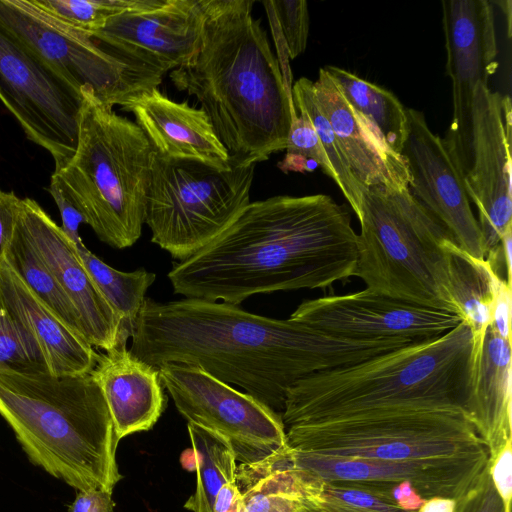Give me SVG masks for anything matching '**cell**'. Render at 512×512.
Wrapping results in <instances>:
<instances>
[{
  "mask_svg": "<svg viewBox=\"0 0 512 512\" xmlns=\"http://www.w3.org/2000/svg\"><path fill=\"white\" fill-rule=\"evenodd\" d=\"M271 9L283 38L287 55L295 59L307 46L309 12L304 0L264 1Z\"/></svg>",
  "mask_w": 512,
  "mask_h": 512,
  "instance_id": "cell-33",
  "label": "cell"
},
{
  "mask_svg": "<svg viewBox=\"0 0 512 512\" xmlns=\"http://www.w3.org/2000/svg\"><path fill=\"white\" fill-rule=\"evenodd\" d=\"M292 100L296 110L304 112L312 123L324 153L333 171V181L357 215L362 203V188L354 178L337 143L334 132L318 107L313 81L299 78L292 87Z\"/></svg>",
  "mask_w": 512,
  "mask_h": 512,
  "instance_id": "cell-30",
  "label": "cell"
},
{
  "mask_svg": "<svg viewBox=\"0 0 512 512\" xmlns=\"http://www.w3.org/2000/svg\"><path fill=\"white\" fill-rule=\"evenodd\" d=\"M511 238L512 231H509L504 235L500 242L502 257L505 264L506 269V280L507 283L511 285Z\"/></svg>",
  "mask_w": 512,
  "mask_h": 512,
  "instance_id": "cell-44",
  "label": "cell"
},
{
  "mask_svg": "<svg viewBox=\"0 0 512 512\" xmlns=\"http://www.w3.org/2000/svg\"><path fill=\"white\" fill-rule=\"evenodd\" d=\"M356 216L360 234L354 276L367 289L459 317L447 275L445 244L453 239L407 187L363 190Z\"/></svg>",
  "mask_w": 512,
  "mask_h": 512,
  "instance_id": "cell-7",
  "label": "cell"
},
{
  "mask_svg": "<svg viewBox=\"0 0 512 512\" xmlns=\"http://www.w3.org/2000/svg\"><path fill=\"white\" fill-rule=\"evenodd\" d=\"M159 369L164 388L188 421L224 436L236 461L249 464L286 448L282 417L198 367L168 363Z\"/></svg>",
  "mask_w": 512,
  "mask_h": 512,
  "instance_id": "cell-12",
  "label": "cell"
},
{
  "mask_svg": "<svg viewBox=\"0 0 512 512\" xmlns=\"http://www.w3.org/2000/svg\"><path fill=\"white\" fill-rule=\"evenodd\" d=\"M75 153L58 171L77 208L105 244L124 249L141 237L156 153L141 128L92 91L81 92Z\"/></svg>",
  "mask_w": 512,
  "mask_h": 512,
  "instance_id": "cell-6",
  "label": "cell"
},
{
  "mask_svg": "<svg viewBox=\"0 0 512 512\" xmlns=\"http://www.w3.org/2000/svg\"><path fill=\"white\" fill-rule=\"evenodd\" d=\"M475 360L473 333L461 321L440 336L311 374L286 392L285 430L393 410H445L468 417Z\"/></svg>",
  "mask_w": 512,
  "mask_h": 512,
  "instance_id": "cell-4",
  "label": "cell"
},
{
  "mask_svg": "<svg viewBox=\"0 0 512 512\" xmlns=\"http://www.w3.org/2000/svg\"><path fill=\"white\" fill-rule=\"evenodd\" d=\"M454 512H507L490 475V462L471 488L455 501Z\"/></svg>",
  "mask_w": 512,
  "mask_h": 512,
  "instance_id": "cell-35",
  "label": "cell"
},
{
  "mask_svg": "<svg viewBox=\"0 0 512 512\" xmlns=\"http://www.w3.org/2000/svg\"><path fill=\"white\" fill-rule=\"evenodd\" d=\"M293 118L288 134L287 154L299 155L307 160L314 161L323 172L333 179V171L321 146L317 133L308 116L298 111Z\"/></svg>",
  "mask_w": 512,
  "mask_h": 512,
  "instance_id": "cell-34",
  "label": "cell"
},
{
  "mask_svg": "<svg viewBox=\"0 0 512 512\" xmlns=\"http://www.w3.org/2000/svg\"><path fill=\"white\" fill-rule=\"evenodd\" d=\"M475 344L468 418L492 459L512 440L511 340L501 337L488 326Z\"/></svg>",
  "mask_w": 512,
  "mask_h": 512,
  "instance_id": "cell-23",
  "label": "cell"
},
{
  "mask_svg": "<svg viewBox=\"0 0 512 512\" xmlns=\"http://www.w3.org/2000/svg\"><path fill=\"white\" fill-rule=\"evenodd\" d=\"M0 415L28 458L77 491L113 492L118 438L91 373L55 376L0 369Z\"/></svg>",
  "mask_w": 512,
  "mask_h": 512,
  "instance_id": "cell-5",
  "label": "cell"
},
{
  "mask_svg": "<svg viewBox=\"0 0 512 512\" xmlns=\"http://www.w3.org/2000/svg\"><path fill=\"white\" fill-rule=\"evenodd\" d=\"M202 22L201 0H136L90 36L105 49L163 76L197 51Z\"/></svg>",
  "mask_w": 512,
  "mask_h": 512,
  "instance_id": "cell-15",
  "label": "cell"
},
{
  "mask_svg": "<svg viewBox=\"0 0 512 512\" xmlns=\"http://www.w3.org/2000/svg\"><path fill=\"white\" fill-rule=\"evenodd\" d=\"M69 512H114L112 493L102 489L78 491Z\"/></svg>",
  "mask_w": 512,
  "mask_h": 512,
  "instance_id": "cell-39",
  "label": "cell"
},
{
  "mask_svg": "<svg viewBox=\"0 0 512 512\" xmlns=\"http://www.w3.org/2000/svg\"><path fill=\"white\" fill-rule=\"evenodd\" d=\"M241 494L236 480L226 483L216 495L212 512H240Z\"/></svg>",
  "mask_w": 512,
  "mask_h": 512,
  "instance_id": "cell-40",
  "label": "cell"
},
{
  "mask_svg": "<svg viewBox=\"0 0 512 512\" xmlns=\"http://www.w3.org/2000/svg\"><path fill=\"white\" fill-rule=\"evenodd\" d=\"M48 191L59 209L62 220L61 229L77 248L84 246L79 234V226L85 223V219L73 201L65 182L56 172L51 176Z\"/></svg>",
  "mask_w": 512,
  "mask_h": 512,
  "instance_id": "cell-36",
  "label": "cell"
},
{
  "mask_svg": "<svg viewBox=\"0 0 512 512\" xmlns=\"http://www.w3.org/2000/svg\"><path fill=\"white\" fill-rule=\"evenodd\" d=\"M91 375L102 390L119 441L150 430L162 415L167 399L159 369L135 357L126 346L99 354Z\"/></svg>",
  "mask_w": 512,
  "mask_h": 512,
  "instance_id": "cell-20",
  "label": "cell"
},
{
  "mask_svg": "<svg viewBox=\"0 0 512 512\" xmlns=\"http://www.w3.org/2000/svg\"><path fill=\"white\" fill-rule=\"evenodd\" d=\"M187 428L192 447L185 453L192 462H182V465L196 471L197 483L184 508L192 512H212L219 490L226 483L235 481V452L230 442L219 433L193 423H188Z\"/></svg>",
  "mask_w": 512,
  "mask_h": 512,
  "instance_id": "cell-27",
  "label": "cell"
},
{
  "mask_svg": "<svg viewBox=\"0 0 512 512\" xmlns=\"http://www.w3.org/2000/svg\"><path fill=\"white\" fill-rule=\"evenodd\" d=\"M324 69L339 92L375 138L398 156L407 140V108L390 91L345 69L326 65Z\"/></svg>",
  "mask_w": 512,
  "mask_h": 512,
  "instance_id": "cell-26",
  "label": "cell"
},
{
  "mask_svg": "<svg viewBox=\"0 0 512 512\" xmlns=\"http://www.w3.org/2000/svg\"><path fill=\"white\" fill-rule=\"evenodd\" d=\"M287 446L258 462L237 465L240 512H297L316 494L312 480L291 466Z\"/></svg>",
  "mask_w": 512,
  "mask_h": 512,
  "instance_id": "cell-24",
  "label": "cell"
},
{
  "mask_svg": "<svg viewBox=\"0 0 512 512\" xmlns=\"http://www.w3.org/2000/svg\"><path fill=\"white\" fill-rule=\"evenodd\" d=\"M0 293L8 309L37 342L50 374L91 373L99 353L80 334L64 324L5 259L0 264Z\"/></svg>",
  "mask_w": 512,
  "mask_h": 512,
  "instance_id": "cell-22",
  "label": "cell"
},
{
  "mask_svg": "<svg viewBox=\"0 0 512 512\" xmlns=\"http://www.w3.org/2000/svg\"><path fill=\"white\" fill-rule=\"evenodd\" d=\"M442 23L446 71L452 82L453 113L447 130L457 133L468 123L476 84L488 85L498 68V47L492 2L443 0Z\"/></svg>",
  "mask_w": 512,
  "mask_h": 512,
  "instance_id": "cell-18",
  "label": "cell"
},
{
  "mask_svg": "<svg viewBox=\"0 0 512 512\" xmlns=\"http://www.w3.org/2000/svg\"><path fill=\"white\" fill-rule=\"evenodd\" d=\"M0 369L19 373L48 372L37 342L8 309L1 293Z\"/></svg>",
  "mask_w": 512,
  "mask_h": 512,
  "instance_id": "cell-31",
  "label": "cell"
},
{
  "mask_svg": "<svg viewBox=\"0 0 512 512\" xmlns=\"http://www.w3.org/2000/svg\"><path fill=\"white\" fill-rule=\"evenodd\" d=\"M287 447L322 457L390 463H433L488 457L463 412L393 410L286 429Z\"/></svg>",
  "mask_w": 512,
  "mask_h": 512,
  "instance_id": "cell-8",
  "label": "cell"
},
{
  "mask_svg": "<svg viewBox=\"0 0 512 512\" xmlns=\"http://www.w3.org/2000/svg\"><path fill=\"white\" fill-rule=\"evenodd\" d=\"M5 261L64 324L82 336L73 306L43 261L28 231L18 217L13 238L5 254Z\"/></svg>",
  "mask_w": 512,
  "mask_h": 512,
  "instance_id": "cell-29",
  "label": "cell"
},
{
  "mask_svg": "<svg viewBox=\"0 0 512 512\" xmlns=\"http://www.w3.org/2000/svg\"><path fill=\"white\" fill-rule=\"evenodd\" d=\"M409 131L402 150L415 200L470 255L486 259L482 235L461 174L444 141L422 112L407 108Z\"/></svg>",
  "mask_w": 512,
  "mask_h": 512,
  "instance_id": "cell-16",
  "label": "cell"
},
{
  "mask_svg": "<svg viewBox=\"0 0 512 512\" xmlns=\"http://www.w3.org/2000/svg\"><path fill=\"white\" fill-rule=\"evenodd\" d=\"M297 512H362L335 503L322 501L316 497L306 499Z\"/></svg>",
  "mask_w": 512,
  "mask_h": 512,
  "instance_id": "cell-41",
  "label": "cell"
},
{
  "mask_svg": "<svg viewBox=\"0 0 512 512\" xmlns=\"http://www.w3.org/2000/svg\"><path fill=\"white\" fill-rule=\"evenodd\" d=\"M67 26L89 36L113 16L133 7L136 0H31Z\"/></svg>",
  "mask_w": 512,
  "mask_h": 512,
  "instance_id": "cell-32",
  "label": "cell"
},
{
  "mask_svg": "<svg viewBox=\"0 0 512 512\" xmlns=\"http://www.w3.org/2000/svg\"><path fill=\"white\" fill-rule=\"evenodd\" d=\"M20 200L14 192L0 189V264L13 238Z\"/></svg>",
  "mask_w": 512,
  "mask_h": 512,
  "instance_id": "cell-38",
  "label": "cell"
},
{
  "mask_svg": "<svg viewBox=\"0 0 512 512\" xmlns=\"http://www.w3.org/2000/svg\"><path fill=\"white\" fill-rule=\"evenodd\" d=\"M318 166L317 163L311 160H307L299 155L287 154L285 158L278 163V167L283 172L287 173L290 171H312Z\"/></svg>",
  "mask_w": 512,
  "mask_h": 512,
  "instance_id": "cell-42",
  "label": "cell"
},
{
  "mask_svg": "<svg viewBox=\"0 0 512 512\" xmlns=\"http://www.w3.org/2000/svg\"><path fill=\"white\" fill-rule=\"evenodd\" d=\"M511 100L475 86L468 123L443 139L478 212L486 256L512 231Z\"/></svg>",
  "mask_w": 512,
  "mask_h": 512,
  "instance_id": "cell-11",
  "label": "cell"
},
{
  "mask_svg": "<svg viewBox=\"0 0 512 512\" xmlns=\"http://www.w3.org/2000/svg\"><path fill=\"white\" fill-rule=\"evenodd\" d=\"M321 112L362 191L376 186L407 187L409 174L403 156L382 145L347 104L327 71L320 68L313 82Z\"/></svg>",
  "mask_w": 512,
  "mask_h": 512,
  "instance_id": "cell-21",
  "label": "cell"
},
{
  "mask_svg": "<svg viewBox=\"0 0 512 512\" xmlns=\"http://www.w3.org/2000/svg\"><path fill=\"white\" fill-rule=\"evenodd\" d=\"M322 333L356 341L423 340L462 320L454 314L364 290L303 301L289 317Z\"/></svg>",
  "mask_w": 512,
  "mask_h": 512,
  "instance_id": "cell-14",
  "label": "cell"
},
{
  "mask_svg": "<svg viewBox=\"0 0 512 512\" xmlns=\"http://www.w3.org/2000/svg\"><path fill=\"white\" fill-rule=\"evenodd\" d=\"M496 4L501 6L502 11L506 15L507 33H508V37L510 38V36H511V4L512 3H511V1L506 0V1H497Z\"/></svg>",
  "mask_w": 512,
  "mask_h": 512,
  "instance_id": "cell-45",
  "label": "cell"
},
{
  "mask_svg": "<svg viewBox=\"0 0 512 512\" xmlns=\"http://www.w3.org/2000/svg\"><path fill=\"white\" fill-rule=\"evenodd\" d=\"M254 171L156 156L145 212L151 241L178 262L198 253L251 202Z\"/></svg>",
  "mask_w": 512,
  "mask_h": 512,
  "instance_id": "cell-9",
  "label": "cell"
},
{
  "mask_svg": "<svg viewBox=\"0 0 512 512\" xmlns=\"http://www.w3.org/2000/svg\"><path fill=\"white\" fill-rule=\"evenodd\" d=\"M455 500L433 498L427 500L417 512H454Z\"/></svg>",
  "mask_w": 512,
  "mask_h": 512,
  "instance_id": "cell-43",
  "label": "cell"
},
{
  "mask_svg": "<svg viewBox=\"0 0 512 512\" xmlns=\"http://www.w3.org/2000/svg\"><path fill=\"white\" fill-rule=\"evenodd\" d=\"M131 353L154 367L191 365L243 388L282 417L288 388L311 374L356 364L411 341H356L226 302L145 297Z\"/></svg>",
  "mask_w": 512,
  "mask_h": 512,
  "instance_id": "cell-1",
  "label": "cell"
},
{
  "mask_svg": "<svg viewBox=\"0 0 512 512\" xmlns=\"http://www.w3.org/2000/svg\"><path fill=\"white\" fill-rule=\"evenodd\" d=\"M18 218L73 306L83 338L106 352L115 348L119 319L84 266L75 244L34 199L20 200Z\"/></svg>",
  "mask_w": 512,
  "mask_h": 512,
  "instance_id": "cell-17",
  "label": "cell"
},
{
  "mask_svg": "<svg viewBox=\"0 0 512 512\" xmlns=\"http://www.w3.org/2000/svg\"><path fill=\"white\" fill-rule=\"evenodd\" d=\"M512 440L508 441L490 462L492 482L502 498L505 509L510 512L512 495Z\"/></svg>",
  "mask_w": 512,
  "mask_h": 512,
  "instance_id": "cell-37",
  "label": "cell"
},
{
  "mask_svg": "<svg viewBox=\"0 0 512 512\" xmlns=\"http://www.w3.org/2000/svg\"><path fill=\"white\" fill-rule=\"evenodd\" d=\"M121 109L134 115L156 156L194 160L217 170L234 166L201 108L173 101L155 87L129 98Z\"/></svg>",
  "mask_w": 512,
  "mask_h": 512,
  "instance_id": "cell-19",
  "label": "cell"
},
{
  "mask_svg": "<svg viewBox=\"0 0 512 512\" xmlns=\"http://www.w3.org/2000/svg\"><path fill=\"white\" fill-rule=\"evenodd\" d=\"M77 250L84 266L119 319L117 346H126L128 338L133 335L145 294L156 275L143 268L132 272L119 271L103 262L85 245Z\"/></svg>",
  "mask_w": 512,
  "mask_h": 512,
  "instance_id": "cell-28",
  "label": "cell"
},
{
  "mask_svg": "<svg viewBox=\"0 0 512 512\" xmlns=\"http://www.w3.org/2000/svg\"><path fill=\"white\" fill-rule=\"evenodd\" d=\"M0 27L75 91H92L110 107L162 82L161 74L105 49L31 0H0Z\"/></svg>",
  "mask_w": 512,
  "mask_h": 512,
  "instance_id": "cell-10",
  "label": "cell"
},
{
  "mask_svg": "<svg viewBox=\"0 0 512 512\" xmlns=\"http://www.w3.org/2000/svg\"><path fill=\"white\" fill-rule=\"evenodd\" d=\"M450 296L459 317L479 340L490 325L497 300L511 287L487 259L476 258L462 250L453 240L445 244Z\"/></svg>",
  "mask_w": 512,
  "mask_h": 512,
  "instance_id": "cell-25",
  "label": "cell"
},
{
  "mask_svg": "<svg viewBox=\"0 0 512 512\" xmlns=\"http://www.w3.org/2000/svg\"><path fill=\"white\" fill-rule=\"evenodd\" d=\"M254 0H201L200 44L169 72L174 87L194 96L236 167L256 165L286 148L297 115Z\"/></svg>",
  "mask_w": 512,
  "mask_h": 512,
  "instance_id": "cell-3",
  "label": "cell"
},
{
  "mask_svg": "<svg viewBox=\"0 0 512 512\" xmlns=\"http://www.w3.org/2000/svg\"><path fill=\"white\" fill-rule=\"evenodd\" d=\"M358 234L331 196L250 202L213 241L173 264L174 294L239 305L255 294L325 289L354 276Z\"/></svg>",
  "mask_w": 512,
  "mask_h": 512,
  "instance_id": "cell-2",
  "label": "cell"
},
{
  "mask_svg": "<svg viewBox=\"0 0 512 512\" xmlns=\"http://www.w3.org/2000/svg\"><path fill=\"white\" fill-rule=\"evenodd\" d=\"M0 100L58 171L75 153L83 96L0 27Z\"/></svg>",
  "mask_w": 512,
  "mask_h": 512,
  "instance_id": "cell-13",
  "label": "cell"
}]
</instances>
